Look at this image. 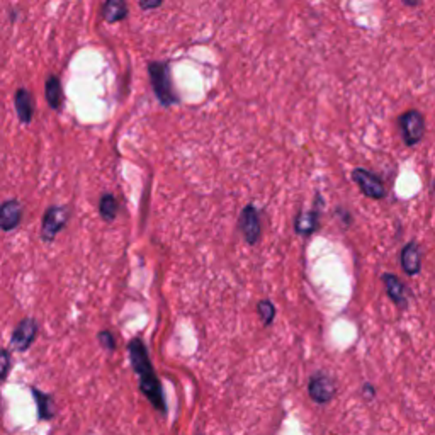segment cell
Returning <instances> with one entry per match:
<instances>
[{
	"label": "cell",
	"instance_id": "4",
	"mask_svg": "<svg viewBox=\"0 0 435 435\" xmlns=\"http://www.w3.org/2000/svg\"><path fill=\"white\" fill-rule=\"evenodd\" d=\"M69 221V209L65 206H51L43 216V224H41V236L44 242H53L56 235L65 228Z\"/></svg>",
	"mask_w": 435,
	"mask_h": 435
},
{
	"label": "cell",
	"instance_id": "21",
	"mask_svg": "<svg viewBox=\"0 0 435 435\" xmlns=\"http://www.w3.org/2000/svg\"><path fill=\"white\" fill-rule=\"evenodd\" d=\"M362 393L367 400H373L376 396V389H374L373 384H364L362 386Z\"/></svg>",
	"mask_w": 435,
	"mask_h": 435
},
{
	"label": "cell",
	"instance_id": "16",
	"mask_svg": "<svg viewBox=\"0 0 435 435\" xmlns=\"http://www.w3.org/2000/svg\"><path fill=\"white\" fill-rule=\"evenodd\" d=\"M127 14V6L121 0H109L103 7V17L109 24L123 21Z\"/></svg>",
	"mask_w": 435,
	"mask_h": 435
},
{
	"label": "cell",
	"instance_id": "9",
	"mask_svg": "<svg viewBox=\"0 0 435 435\" xmlns=\"http://www.w3.org/2000/svg\"><path fill=\"white\" fill-rule=\"evenodd\" d=\"M401 267L408 276H417L422 271V252L417 242H408L400 254Z\"/></svg>",
	"mask_w": 435,
	"mask_h": 435
},
{
	"label": "cell",
	"instance_id": "7",
	"mask_svg": "<svg viewBox=\"0 0 435 435\" xmlns=\"http://www.w3.org/2000/svg\"><path fill=\"white\" fill-rule=\"evenodd\" d=\"M37 335V323L33 318H26L14 328L10 337V347L16 352H24L31 347Z\"/></svg>",
	"mask_w": 435,
	"mask_h": 435
},
{
	"label": "cell",
	"instance_id": "1",
	"mask_svg": "<svg viewBox=\"0 0 435 435\" xmlns=\"http://www.w3.org/2000/svg\"><path fill=\"white\" fill-rule=\"evenodd\" d=\"M130 350V359L133 364L134 373L138 374L140 380V389L141 393L150 400V403L157 408L159 411L165 414V398L162 391V384H160L159 378H157L155 371H153L152 362H150L148 350H146L145 344L141 339H133L127 345Z\"/></svg>",
	"mask_w": 435,
	"mask_h": 435
},
{
	"label": "cell",
	"instance_id": "6",
	"mask_svg": "<svg viewBox=\"0 0 435 435\" xmlns=\"http://www.w3.org/2000/svg\"><path fill=\"white\" fill-rule=\"evenodd\" d=\"M308 393L311 400L318 405H325L333 400L337 395V384L333 378H330L325 373H317L311 376L308 382Z\"/></svg>",
	"mask_w": 435,
	"mask_h": 435
},
{
	"label": "cell",
	"instance_id": "10",
	"mask_svg": "<svg viewBox=\"0 0 435 435\" xmlns=\"http://www.w3.org/2000/svg\"><path fill=\"white\" fill-rule=\"evenodd\" d=\"M382 284H384L386 287V292H388V296L391 298V301L395 303L398 308H407L408 305V292H407V287H405V284L401 283V279L398 276H395V274H382Z\"/></svg>",
	"mask_w": 435,
	"mask_h": 435
},
{
	"label": "cell",
	"instance_id": "2",
	"mask_svg": "<svg viewBox=\"0 0 435 435\" xmlns=\"http://www.w3.org/2000/svg\"><path fill=\"white\" fill-rule=\"evenodd\" d=\"M148 73H150V78H152L153 92H155L157 99L160 100V104H163V106H167V107L177 104L179 97H177V94H175L174 84H172L168 63L152 62L148 65Z\"/></svg>",
	"mask_w": 435,
	"mask_h": 435
},
{
	"label": "cell",
	"instance_id": "5",
	"mask_svg": "<svg viewBox=\"0 0 435 435\" xmlns=\"http://www.w3.org/2000/svg\"><path fill=\"white\" fill-rule=\"evenodd\" d=\"M352 181L357 184L361 193L369 199L380 201L386 196V187L381 179L374 175L373 172L366 170V168H354L352 170Z\"/></svg>",
	"mask_w": 435,
	"mask_h": 435
},
{
	"label": "cell",
	"instance_id": "8",
	"mask_svg": "<svg viewBox=\"0 0 435 435\" xmlns=\"http://www.w3.org/2000/svg\"><path fill=\"white\" fill-rule=\"evenodd\" d=\"M240 228H242L243 238L249 245H255L260 240V218H258L257 209L254 206H247L242 211Z\"/></svg>",
	"mask_w": 435,
	"mask_h": 435
},
{
	"label": "cell",
	"instance_id": "11",
	"mask_svg": "<svg viewBox=\"0 0 435 435\" xmlns=\"http://www.w3.org/2000/svg\"><path fill=\"white\" fill-rule=\"evenodd\" d=\"M21 218H22L21 202L16 199L3 201L2 208H0V228H2V231L16 230L19 223H21Z\"/></svg>",
	"mask_w": 435,
	"mask_h": 435
},
{
	"label": "cell",
	"instance_id": "13",
	"mask_svg": "<svg viewBox=\"0 0 435 435\" xmlns=\"http://www.w3.org/2000/svg\"><path fill=\"white\" fill-rule=\"evenodd\" d=\"M318 228V211L299 213L294 221V230L298 235H313Z\"/></svg>",
	"mask_w": 435,
	"mask_h": 435
},
{
	"label": "cell",
	"instance_id": "15",
	"mask_svg": "<svg viewBox=\"0 0 435 435\" xmlns=\"http://www.w3.org/2000/svg\"><path fill=\"white\" fill-rule=\"evenodd\" d=\"M44 94H46V103L53 111H60L63 104V89L62 84L56 77H50L44 85Z\"/></svg>",
	"mask_w": 435,
	"mask_h": 435
},
{
	"label": "cell",
	"instance_id": "17",
	"mask_svg": "<svg viewBox=\"0 0 435 435\" xmlns=\"http://www.w3.org/2000/svg\"><path fill=\"white\" fill-rule=\"evenodd\" d=\"M118 211H119L118 199H116L112 194H104L99 202L100 216H103L106 221H112L116 216H118Z\"/></svg>",
	"mask_w": 435,
	"mask_h": 435
},
{
	"label": "cell",
	"instance_id": "22",
	"mask_svg": "<svg viewBox=\"0 0 435 435\" xmlns=\"http://www.w3.org/2000/svg\"><path fill=\"white\" fill-rule=\"evenodd\" d=\"M162 6V2H140V7L143 10H152V9H159Z\"/></svg>",
	"mask_w": 435,
	"mask_h": 435
},
{
	"label": "cell",
	"instance_id": "19",
	"mask_svg": "<svg viewBox=\"0 0 435 435\" xmlns=\"http://www.w3.org/2000/svg\"><path fill=\"white\" fill-rule=\"evenodd\" d=\"M99 342L104 348H106V350H114L116 348L114 337H112V333L107 332V330H104V332L99 333Z\"/></svg>",
	"mask_w": 435,
	"mask_h": 435
},
{
	"label": "cell",
	"instance_id": "23",
	"mask_svg": "<svg viewBox=\"0 0 435 435\" xmlns=\"http://www.w3.org/2000/svg\"><path fill=\"white\" fill-rule=\"evenodd\" d=\"M405 6H408V7H417V6H420V2H408V0H405Z\"/></svg>",
	"mask_w": 435,
	"mask_h": 435
},
{
	"label": "cell",
	"instance_id": "14",
	"mask_svg": "<svg viewBox=\"0 0 435 435\" xmlns=\"http://www.w3.org/2000/svg\"><path fill=\"white\" fill-rule=\"evenodd\" d=\"M33 396H35L36 405H37V415H39L41 420H50L55 417L56 414V407H55V401L51 398L50 395L46 393H41L39 389L33 388Z\"/></svg>",
	"mask_w": 435,
	"mask_h": 435
},
{
	"label": "cell",
	"instance_id": "12",
	"mask_svg": "<svg viewBox=\"0 0 435 435\" xmlns=\"http://www.w3.org/2000/svg\"><path fill=\"white\" fill-rule=\"evenodd\" d=\"M14 106H16L17 118L22 125H29L33 119V96L26 89H19L14 96Z\"/></svg>",
	"mask_w": 435,
	"mask_h": 435
},
{
	"label": "cell",
	"instance_id": "3",
	"mask_svg": "<svg viewBox=\"0 0 435 435\" xmlns=\"http://www.w3.org/2000/svg\"><path fill=\"white\" fill-rule=\"evenodd\" d=\"M398 126L407 146H415L425 136V119H423V114L417 109H410V111L403 112L398 118Z\"/></svg>",
	"mask_w": 435,
	"mask_h": 435
},
{
	"label": "cell",
	"instance_id": "20",
	"mask_svg": "<svg viewBox=\"0 0 435 435\" xmlns=\"http://www.w3.org/2000/svg\"><path fill=\"white\" fill-rule=\"evenodd\" d=\"M9 369H10V354L9 350H2V380L6 381L7 376H9Z\"/></svg>",
	"mask_w": 435,
	"mask_h": 435
},
{
	"label": "cell",
	"instance_id": "18",
	"mask_svg": "<svg viewBox=\"0 0 435 435\" xmlns=\"http://www.w3.org/2000/svg\"><path fill=\"white\" fill-rule=\"evenodd\" d=\"M257 313H258V317H260L262 323H264L265 326H269V325H272L274 318H276V306H274L269 299H262V301H258V305H257Z\"/></svg>",
	"mask_w": 435,
	"mask_h": 435
}]
</instances>
